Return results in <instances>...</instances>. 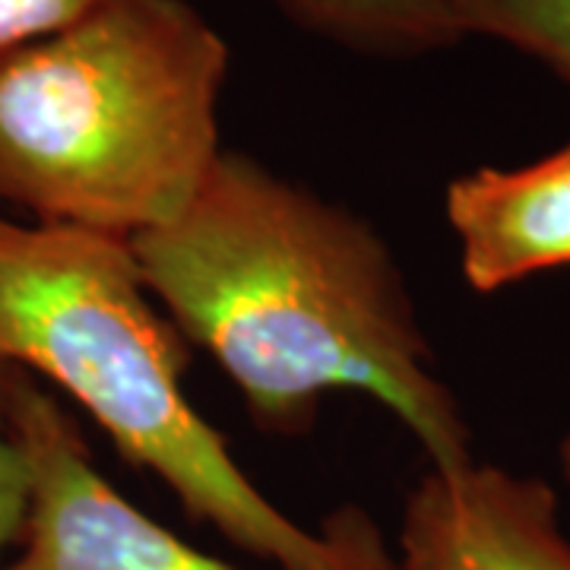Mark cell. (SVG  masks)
<instances>
[{
    "label": "cell",
    "mask_w": 570,
    "mask_h": 570,
    "mask_svg": "<svg viewBox=\"0 0 570 570\" xmlns=\"http://www.w3.org/2000/svg\"><path fill=\"white\" fill-rule=\"evenodd\" d=\"M228 45L187 0H102L0 58V204L134 238L178 219L223 156Z\"/></svg>",
    "instance_id": "obj_3"
},
{
    "label": "cell",
    "mask_w": 570,
    "mask_h": 570,
    "mask_svg": "<svg viewBox=\"0 0 570 570\" xmlns=\"http://www.w3.org/2000/svg\"><path fill=\"white\" fill-rule=\"evenodd\" d=\"M17 371L20 367L0 365V561L13 551L20 539L26 501H29V466L13 415Z\"/></svg>",
    "instance_id": "obj_9"
},
{
    "label": "cell",
    "mask_w": 570,
    "mask_h": 570,
    "mask_svg": "<svg viewBox=\"0 0 570 570\" xmlns=\"http://www.w3.org/2000/svg\"><path fill=\"white\" fill-rule=\"evenodd\" d=\"M13 415L29 501L0 570H235L130 504L96 466L77 419L26 371H17Z\"/></svg>",
    "instance_id": "obj_4"
},
{
    "label": "cell",
    "mask_w": 570,
    "mask_h": 570,
    "mask_svg": "<svg viewBox=\"0 0 570 570\" xmlns=\"http://www.w3.org/2000/svg\"><path fill=\"white\" fill-rule=\"evenodd\" d=\"M187 362L130 238L0 213V365L63 390L130 466L247 554L279 570H400L362 513L317 532L273 504L184 393Z\"/></svg>",
    "instance_id": "obj_2"
},
{
    "label": "cell",
    "mask_w": 570,
    "mask_h": 570,
    "mask_svg": "<svg viewBox=\"0 0 570 570\" xmlns=\"http://www.w3.org/2000/svg\"><path fill=\"white\" fill-rule=\"evenodd\" d=\"M142 283L242 393L266 434H305L355 390L400 419L428 469L475 463L406 273L377 225L247 153L223 149L178 219L130 238Z\"/></svg>",
    "instance_id": "obj_1"
},
{
    "label": "cell",
    "mask_w": 570,
    "mask_h": 570,
    "mask_svg": "<svg viewBox=\"0 0 570 570\" xmlns=\"http://www.w3.org/2000/svg\"><path fill=\"white\" fill-rule=\"evenodd\" d=\"M276 7L298 29L365 58L412 61L463 41L441 0H276Z\"/></svg>",
    "instance_id": "obj_7"
},
{
    "label": "cell",
    "mask_w": 570,
    "mask_h": 570,
    "mask_svg": "<svg viewBox=\"0 0 570 570\" xmlns=\"http://www.w3.org/2000/svg\"><path fill=\"white\" fill-rule=\"evenodd\" d=\"M460 36L504 41L570 86V0H441Z\"/></svg>",
    "instance_id": "obj_8"
},
{
    "label": "cell",
    "mask_w": 570,
    "mask_h": 570,
    "mask_svg": "<svg viewBox=\"0 0 570 570\" xmlns=\"http://www.w3.org/2000/svg\"><path fill=\"white\" fill-rule=\"evenodd\" d=\"M558 463H561V472H564V479L570 482V431L564 434L561 448H558Z\"/></svg>",
    "instance_id": "obj_11"
},
{
    "label": "cell",
    "mask_w": 570,
    "mask_h": 570,
    "mask_svg": "<svg viewBox=\"0 0 570 570\" xmlns=\"http://www.w3.org/2000/svg\"><path fill=\"white\" fill-rule=\"evenodd\" d=\"M472 292L494 295L570 266V140L520 168H475L444 190Z\"/></svg>",
    "instance_id": "obj_6"
},
{
    "label": "cell",
    "mask_w": 570,
    "mask_h": 570,
    "mask_svg": "<svg viewBox=\"0 0 570 570\" xmlns=\"http://www.w3.org/2000/svg\"><path fill=\"white\" fill-rule=\"evenodd\" d=\"M102 0H0V58L61 32Z\"/></svg>",
    "instance_id": "obj_10"
},
{
    "label": "cell",
    "mask_w": 570,
    "mask_h": 570,
    "mask_svg": "<svg viewBox=\"0 0 570 570\" xmlns=\"http://www.w3.org/2000/svg\"><path fill=\"white\" fill-rule=\"evenodd\" d=\"M400 570H570L558 494L489 463L428 469L409 491Z\"/></svg>",
    "instance_id": "obj_5"
}]
</instances>
